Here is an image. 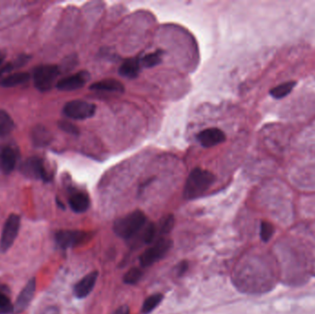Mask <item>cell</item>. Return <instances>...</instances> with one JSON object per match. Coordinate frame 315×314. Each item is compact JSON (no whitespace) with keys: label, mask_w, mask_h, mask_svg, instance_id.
<instances>
[{"label":"cell","mask_w":315,"mask_h":314,"mask_svg":"<svg viewBox=\"0 0 315 314\" xmlns=\"http://www.w3.org/2000/svg\"><path fill=\"white\" fill-rule=\"evenodd\" d=\"M237 283L250 292H260L270 288L275 282V273L271 264L255 259L244 263L237 273Z\"/></svg>","instance_id":"1"},{"label":"cell","mask_w":315,"mask_h":314,"mask_svg":"<svg viewBox=\"0 0 315 314\" xmlns=\"http://www.w3.org/2000/svg\"><path fill=\"white\" fill-rule=\"evenodd\" d=\"M216 177L207 170L195 168L192 171L186 181L183 195L186 199H195L204 195L213 184Z\"/></svg>","instance_id":"2"},{"label":"cell","mask_w":315,"mask_h":314,"mask_svg":"<svg viewBox=\"0 0 315 314\" xmlns=\"http://www.w3.org/2000/svg\"><path fill=\"white\" fill-rule=\"evenodd\" d=\"M146 225V216L140 210H136L121 217L115 222L114 230L123 239H130L144 229Z\"/></svg>","instance_id":"3"},{"label":"cell","mask_w":315,"mask_h":314,"mask_svg":"<svg viewBox=\"0 0 315 314\" xmlns=\"http://www.w3.org/2000/svg\"><path fill=\"white\" fill-rule=\"evenodd\" d=\"M59 75V68L53 65H45L37 67L33 72L36 88L41 91H47L53 87Z\"/></svg>","instance_id":"4"},{"label":"cell","mask_w":315,"mask_h":314,"mask_svg":"<svg viewBox=\"0 0 315 314\" xmlns=\"http://www.w3.org/2000/svg\"><path fill=\"white\" fill-rule=\"evenodd\" d=\"M63 112L64 115L71 119H88L95 115L96 105L82 100H74L67 102L64 106Z\"/></svg>","instance_id":"5"},{"label":"cell","mask_w":315,"mask_h":314,"mask_svg":"<svg viewBox=\"0 0 315 314\" xmlns=\"http://www.w3.org/2000/svg\"><path fill=\"white\" fill-rule=\"evenodd\" d=\"M171 247L172 242L169 239L162 238L157 241L151 247L143 252L140 256V265L143 267L152 266L156 262L160 261L162 257H164Z\"/></svg>","instance_id":"6"},{"label":"cell","mask_w":315,"mask_h":314,"mask_svg":"<svg viewBox=\"0 0 315 314\" xmlns=\"http://www.w3.org/2000/svg\"><path fill=\"white\" fill-rule=\"evenodd\" d=\"M21 227V218L18 215H10L5 223L4 229L0 238V251L6 252L12 246L15 239L18 236Z\"/></svg>","instance_id":"7"},{"label":"cell","mask_w":315,"mask_h":314,"mask_svg":"<svg viewBox=\"0 0 315 314\" xmlns=\"http://www.w3.org/2000/svg\"><path fill=\"white\" fill-rule=\"evenodd\" d=\"M91 239V234L82 230H60L55 235V241L60 247H75Z\"/></svg>","instance_id":"8"},{"label":"cell","mask_w":315,"mask_h":314,"mask_svg":"<svg viewBox=\"0 0 315 314\" xmlns=\"http://www.w3.org/2000/svg\"><path fill=\"white\" fill-rule=\"evenodd\" d=\"M89 75L86 71H80L74 75L68 76L58 81L57 87L60 90L64 91H72L76 89H80L84 87V85L89 80Z\"/></svg>","instance_id":"9"},{"label":"cell","mask_w":315,"mask_h":314,"mask_svg":"<svg viewBox=\"0 0 315 314\" xmlns=\"http://www.w3.org/2000/svg\"><path fill=\"white\" fill-rule=\"evenodd\" d=\"M35 289V279H30L26 284V286L20 293V295L13 304V313H22L23 311L26 310L27 307L31 303V300L34 296Z\"/></svg>","instance_id":"10"},{"label":"cell","mask_w":315,"mask_h":314,"mask_svg":"<svg viewBox=\"0 0 315 314\" xmlns=\"http://www.w3.org/2000/svg\"><path fill=\"white\" fill-rule=\"evenodd\" d=\"M22 172L29 177L36 178V179L42 178L45 181L50 179L48 173L45 171L43 160L36 157L26 159V161L23 163L22 167Z\"/></svg>","instance_id":"11"},{"label":"cell","mask_w":315,"mask_h":314,"mask_svg":"<svg viewBox=\"0 0 315 314\" xmlns=\"http://www.w3.org/2000/svg\"><path fill=\"white\" fill-rule=\"evenodd\" d=\"M197 139L200 144L205 147H212L225 141L226 136L220 129L212 127L205 129L202 132H200L197 136Z\"/></svg>","instance_id":"12"},{"label":"cell","mask_w":315,"mask_h":314,"mask_svg":"<svg viewBox=\"0 0 315 314\" xmlns=\"http://www.w3.org/2000/svg\"><path fill=\"white\" fill-rule=\"evenodd\" d=\"M97 279L98 272L96 271L85 275L83 279L76 284L75 288H74L76 297L82 299V298L88 296L95 287Z\"/></svg>","instance_id":"13"},{"label":"cell","mask_w":315,"mask_h":314,"mask_svg":"<svg viewBox=\"0 0 315 314\" xmlns=\"http://www.w3.org/2000/svg\"><path fill=\"white\" fill-rule=\"evenodd\" d=\"M141 69L140 58H128L124 60L119 68V74L126 79H135Z\"/></svg>","instance_id":"14"},{"label":"cell","mask_w":315,"mask_h":314,"mask_svg":"<svg viewBox=\"0 0 315 314\" xmlns=\"http://www.w3.org/2000/svg\"><path fill=\"white\" fill-rule=\"evenodd\" d=\"M89 196L83 192H75L69 198V206L74 212L83 213L89 208Z\"/></svg>","instance_id":"15"},{"label":"cell","mask_w":315,"mask_h":314,"mask_svg":"<svg viewBox=\"0 0 315 314\" xmlns=\"http://www.w3.org/2000/svg\"><path fill=\"white\" fill-rule=\"evenodd\" d=\"M89 89L99 91H110V93H123L124 85L118 80L113 79L101 80L90 85Z\"/></svg>","instance_id":"16"},{"label":"cell","mask_w":315,"mask_h":314,"mask_svg":"<svg viewBox=\"0 0 315 314\" xmlns=\"http://www.w3.org/2000/svg\"><path fill=\"white\" fill-rule=\"evenodd\" d=\"M16 161L17 158L12 149L7 146L0 152V165L5 173H11L13 171Z\"/></svg>","instance_id":"17"},{"label":"cell","mask_w":315,"mask_h":314,"mask_svg":"<svg viewBox=\"0 0 315 314\" xmlns=\"http://www.w3.org/2000/svg\"><path fill=\"white\" fill-rule=\"evenodd\" d=\"M29 79H30V75L28 73H25V72L15 73V74L7 76L6 78L1 80L0 84L5 88H12L18 85L25 83Z\"/></svg>","instance_id":"18"},{"label":"cell","mask_w":315,"mask_h":314,"mask_svg":"<svg viewBox=\"0 0 315 314\" xmlns=\"http://www.w3.org/2000/svg\"><path fill=\"white\" fill-rule=\"evenodd\" d=\"M163 54H164V52L162 50H156L153 53L145 54L144 57L140 58L141 67H146V68L155 67L162 61Z\"/></svg>","instance_id":"19"},{"label":"cell","mask_w":315,"mask_h":314,"mask_svg":"<svg viewBox=\"0 0 315 314\" xmlns=\"http://www.w3.org/2000/svg\"><path fill=\"white\" fill-rule=\"evenodd\" d=\"M295 86H296V81L284 82V83L279 85V86H276L275 88L271 89L270 94L272 95V97L275 98V99H283L292 91Z\"/></svg>","instance_id":"20"},{"label":"cell","mask_w":315,"mask_h":314,"mask_svg":"<svg viewBox=\"0 0 315 314\" xmlns=\"http://www.w3.org/2000/svg\"><path fill=\"white\" fill-rule=\"evenodd\" d=\"M13 128V120L11 119L8 113L0 110V137L9 135Z\"/></svg>","instance_id":"21"},{"label":"cell","mask_w":315,"mask_h":314,"mask_svg":"<svg viewBox=\"0 0 315 314\" xmlns=\"http://www.w3.org/2000/svg\"><path fill=\"white\" fill-rule=\"evenodd\" d=\"M32 139L37 146H45L50 141V134L42 126H37L32 132Z\"/></svg>","instance_id":"22"},{"label":"cell","mask_w":315,"mask_h":314,"mask_svg":"<svg viewBox=\"0 0 315 314\" xmlns=\"http://www.w3.org/2000/svg\"><path fill=\"white\" fill-rule=\"evenodd\" d=\"M163 299L162 294H153L151 296L147 297L146 301H144L142 306V312L144 314H149L152 310H155L158 306L160 305V302Z\"/></svg>","instance_id":"23"},{"label":"cell","mask_w":315,"mask_h":314,"mask_svg":"<svg viewBox=\"0 0 315 314\" xmlns=\"http://www.w3.org/2000/svg\"><path fill=\"white\" fill-rule=\"evenodd\" d=\"M142 271L138 268H132L127 271L124 276V283L127 285H135L142 278Z\"/></svg>","instance_id":"24"},{"label":"cell","mask_w":315,"mask_h":314,"mask_svg":"<svg viewBox=\"0 0 315 314\" xmlns=\"http://www.w3.org/2000/svg\"><path fill=\"white\" fill-rule=\"evenodd\" d=\"M13 313V304L9 296L0 291V314Z\"/></svg>","instance_id":"25"},{"label":"cell","mask_w":315,"mask_h":314,"mask_svg":"<svg viewBox=\"0 0 315 314\" xmlns=\"http://www.w3.org/2000/svg\"><path fill=\"white\" fill-rule=\"evenodd\" d=\"M274 233H275V229H274V226L272 225L270 222L263 221L261 223L260 237H261L262 241L267 243L273 237Z\"/></svg>","instance_id":"26"},{"label":"cell","mask_w":315,"mask_h":314,"mask_svg":"<svg viewBox=\"0 0 315 314\" xmlns=\"http://www.w3.org/2000/svg\"><path fill=\"white\" fill-rule=\"evenodd\" d=\"M156 234H157V227L153 223H150L146 227H144L143 241L146 244H151L153 242V239H155Z\"/></svg>","instance_id":"27"},{"label":"cell","mask_w":315,"mask_h":314,"mask_svg":"<svg viewBox=\"0 0 315 314\" xmlns=\"http://www.w3.org/2000/svg\"><path fill=\"white\" fill-rule=\"evenodd\" d=\"M174 225V217L172 215L166 216L161 219L160 223V230L161 233H169Z\"/></svg>","instance_id":"28"},{"label":"cell","mask_w":315,"mask_h":314,"mask_svg":"<svg viewBox=\"0 0 315 314\" xmlns=\"http://www.w3.org/2000/svg\"><path fill=\"white\" fill-rule=\"evenodd\" d=\"M59 127L64 130L65 132H67V133L73 134V135H78L79 134V129L77 128L74 124H72L69 122L61 121L59 123Z\"/></svg>","instance_id":"29"},{"label":"cell","mask_w":315,"mask_h":314,"mask_svg":"<svg viewBox=\"0 0 315 314\" xmlns=\"http://www.w3.org/2000/svg\"><path fill=\"white\" fill-rule=\"evenodd\" d=\"M114 314H130V310L127 306H122L114 312Z\"/></svg>","instance_id":"30"},{"label":"cell","mask_w":315,"mask_h":314,"mask_svg":"<svg viewBox=\"0 0 315 314\" xmlns=\"http://www.w3.org/2000/svg\"><path fill=\"white\" fill-rule=\"evenodd\" d=\"M187 268H188V265H187V263L180 264L179 265V268H178V274L180 275V274H183L187 271Z\"/></svg>","instance_id":"31"},{"label":"cell","mask_w":315,"mask_h":314,"mask_svg":"<svg viewBox=\"0 0 315 314\" xmlns=\"http://www.w3.org/2000/svg\"><path fill=\"white\" fill-rule=\"evenodd\" d=\"M4 54L2 53V52H0V66H1V64L4 61Z\"/></svg>","instance_id":"32"}]
</instances>
